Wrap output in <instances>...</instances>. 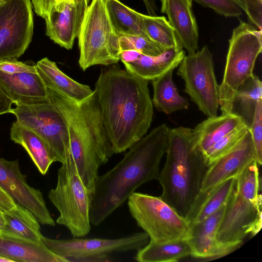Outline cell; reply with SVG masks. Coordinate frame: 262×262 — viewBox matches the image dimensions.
Wrapping results in <instances>:
<instances>
[{"mask_svg":"<svg viewBox=\"0 0 262 262\" xmlns=\"http://www.w3.org/2000/svg\"><path fill=\"white\" fill-rule=\"evenodd\" d=\"M204 7L214 10L217 14L226 17H238L243 11L230 0H192Z\"/></svg>","mask_w":262,"mask_h":262,"instance_id":"e575fe53","label":"cell"},{"mask_svg":"<svg viewBox=\"0 0 262 262\" xmlns=\"http://www.w3.org/2000/svg\"><path fill=\"white\" fill-rule=\"evenodd\" d=\"M0 255L15 261L67 262L42 243L12 236H0Z\"/></svg>","mask_w":262,"mask_h":262,"instance_id":"7402d4cb","label":"cell"},{"mask_svg":"<svg viewBox=\"0 0 262 262\" xmlns=\"http://www.w3.org/2000/svg\"><path fill=\"white\" fill-rule=\"evenodd\" d=\"M169 127L154 128L130 147L113 168L99 176L91 195V223L97 226L142 184L158 179L168 145Z\"/></svg>","mask_w":262,"mask_h":262,"instance_id":"7a4b0ae2","label":"cell"},{"mask_svg":"<svg viewBox=\"0 0 262 262\" xmlns=\"http://www.w3.org/2000/svg\"><path fill=\"white\" fill-rule=\"evenodd\" d=\"M36 65H30L19 61L17 59L7 58L0 60V71L7 74L36 71Z\"/></svg>","mask_w":262,"mask_h":262,"instance_id":"8d00e7d4","label":"cell"},{"mask_svg":"<svg viewBox=\"0 0 262 262\" xmlns=\"http://www.w3.org/2000/svg\"><path fill=\"white\" fill-rule=\"evenodd\" d=\"M10 113L15 116L18 122L34 131L43 140L56 162L63 163L71 156L65 119L49 97L38 103L17 105Z\"/></svg>","mask_w":262,"mask_h":262,"instance_id":"9c48e42d","label":"cell"},{"mask_svg":"<svg viewBox=\"0 0 262 262\" xmlns=\"http://www.w3.org/2000/svg\"><path fill=\"white\" fill-rule=\"evenodd\" d=\"M227 204L202 221L189 226L185 239L190 247L191 256L206 258L228 254L216 240V232Z\"/></svg>","mask_w":262,"mask_h":262,"instance_id":"ac0fdd59","label":"cell"},{"mask_svg":"<svg viewBox=\"0 0 262 262\" xmlns=\"http://www.w3.org/2000/svg\"><path fill=\"white\" fill-rule=\"evenodd\" d=\"M142 54L133 50L123 51L120 53V60L123 63L132 62L138 59Z\"/></svg>","mask_w":262,"mask_h":262,"instance_id":"60d3db41","label":"cell"},{"mask_svg":"<svg viewBox=\"0 0 262 262\" xmlns=\"http://www.w3.org/2000/svg\"><path fill=\"white\" fill-rule=\"evenodd\" d=\"M261 224V199H254L235 187L219 226L216 240L228 254L248 235H256Z\"/></svg>","mask_w":262,"mask_h":262,"instance_id":"7c38bea8","label":"cell"},{"mask_svg":"<svg viewBox=\"0 0 262 262\" xmlns=\"http://www.w3.org/2000/svg\"><path fill=\"white\" fill-rule=\"evenodd\" d=\"M253 159L256 160V153L249 130L239 143L208 167L201 192L212 188L230 177H236Z\"/></svg>","mask_w":262,"mask_h":262,"instance_id":"2e32d148","label":"cell"},{"mask_svg":"<svg viewBox=\"0 0 262 262\" xmlns=\"http://www.w3.org/2000/svg\"><path fill=\"white\" fill-rule=\"evenodd\" d=\"M249 130L247 125L237 128L209 148L203 155L208 167L239 143Z\"/></svg>","mask_w":262,"mask_h":262,"instance_id":"1f68e13d","label":"cell"},{"mask_svg":"<svg viewBox=\"0 0 262 262\" xmlns=\"http://www.w3.org/2000/svg\"><path fill=\"white\" fill-rule=\"evenodd\" d=\"M262 99V82L253 74L236 91L232 103V113L240 116L249 127L257 102Z\"/></svg>","mask_w":262,"mask_h":262,"instance_id":"f546056e","label":"cell"},{"mask_svg":"<svg viewBox=\"0 0 262 262\" xmlns=\"http://www.w3.org/2000/svg\"><path fill=\"white\" fill-rule=\"evenodd\" d=\"M1 1V0H0Z\"/></svg>","mask_w":262,"mask_h":262,"instance_id":"f6af8a7d","label":"cell"},{"mask_svg":"<svg viewBox=\"0 0 262 262\" xmlns=\"http://www.w3.org/2000/svg\"><path fill=\"white\" fill-rule=\"evenodd\" d=\"M236 181V177H230L201 192L185 219L189 226L202 221L226 204L234 190Z\"/></svg>","mask_w":262,"mask_h":262,"instance_id":"603a6c76","label":"cell"},{"mask_svg":"<svg viewBox=\"0 0 262 262\" xmlns=\"http://www.w3.org/2000/svg\"><path fill=\"white\" fill-rule=\"evenodd\" d=\"M0 188L16 203L30 211L39 224L55 226L42 192L27 182L26 176L20 171L17 160H7L0 158Z\"/></svg>","mask_w":262,"mask_h":262,"instance_id":"5bb4252c","label":"cell"},{"mask_svg":"<svg viewBox=\"0 0 262 262\" xmlns=\"http://www.w3.org/2000/svg\"><path fill=\"white\" fill-rule=\"evenodd\" d=\"M90 0H66L58 4L44 18L46 35L67 50L78 37Z\"/></svg>","mask_w":262,"mask_h":262,"instance_id":"9a60e30c","label":"cell"},{"mask_svg":"<svg viewBox=\"0 0 262 262\" xmlns=\"http://www.w3.org/2000/svg\"><path fill=\"white\" fill-rule=\"evenodd\" d=\"M165 154L157 179L162 188L160 197L186 219L201 192L208 166L189 127L169 129Z\"/></svg>","mask_w":262,"mask_h":262,"instance_id":"277c9868","label":"cell"},{"mask_svg":"<svg viewBox=\"0 0 262 262\" xmlns=\"http://www.w3.org/2000/svg\"><path fill=\"white\" fill-rule=\"evenodd\" d=\"M127 205L150 241L161 244L186 239L188 222L160 196L134 192L128 198Z\"/></svg>","mask_w":262,"mask_h":262,"instance_id":"ba28073f","label":"cell"},{"mask_svg":"<svg viewBox=\"0 0 262 262\" xmlns=\"http://www.w3.org/2000/svg\"><path fill=\"white\" fill-rule=\"evenodd\" d=\"M247 14L251 24L256 28L262 29L261 0H230Z\"/></svg>","mask_w":262,"mask_h":262,"instance_id":"d590c367","label":"cell"},{"mask_svg":"<svg viewBox=\"0 0 262 262\" xmlns=\"http://www.w3.org/2000/svg\"><path fill=\"white\" fill-rule=\"evenodd\" d=\"M5 220L3 215V211L0 208V233L5 225Z\"/></svg>","mask_w":262,"mask_h":262,"instance_id":"7bdbcfd3","label":"cell"},{"mask_svg":"<svg viewBox=\"0 0 262 262\" xmlns=\"http://www.w3.org/2000/svg\"><path fill=\"white\" fill-rule=\"evenodd\" d=\"M161 12L166 14L183 49L188 54L198 50V27L192 10V0H160Z\"/></svg>","mask_w":262,"mask_h":262,"instance_id":"e0dca14e","label":"cell"},{"mask_svg":"<svg viewBox=\"0 0 262 262\" xmlns=\"http://www.w3.org/2000/svg\"><path fill=\"white\" fill-rule=\"evenodd\" d=\"M245 125L244 120L233 113L208 117L192 129L195 145L203 155L226 135Z\"/></svg>","mask_w":262,"mask_h":262,"instance_id":"44dd1931","label":"cell"},{"mask_svg":"<svg viewBox=\"0 0 262 262\" xmlns=\"http://www.w3.org/2000/svg\"><path fill=\"white\" fill-rule=\"evenodd\" d=\"M3 215L5 223L0 236L41 242L39 223L26 208L17 203L15 207L3 211Z\"/></svg>","mask_w":262,"mask_h":262,"instance_id":"484cf974","label":"cell"},{"mask_svg":"<svg viewBox=\"0 0 262 262\" xmlns=\"http://www.w3.org/2000/svg\"><path fill=\"white\" fill-rule=\"evenodd\" d=\"M94 91L114 153L122 152L150 126L153 104L148 81L113 64L101 70Z\"/></svg>","mask_w":262,"mask_h":262,"instance_id":"6da1fadb","label":"cell"},{"mask_svg":"<svg viewBox=\"0 0 262 262\" xmlns=\"http://www.w3.org/2000/svg\"><path fill=\"white\" fill-rule=\"evenodd\" d=\"M15 261L10 258L0 255V262H15Z\"/></svg>","mask_w":262,"mask_h":262,"instance_id":"ee69618b","label":"cell"},{"mask_svg":"<svg viewBox=\"0 0 262 262\" xmlns=\"http://www.w3.org/2000/svg\"><path fill=\"white\" fill-rule=\"evenodd\" d=\"M0 85L16 105L48 99L47 89L37 70L12 74L0 71Z\"/></svg>","mask_w":262,"mask_h":262,"instance_id":"d6986e66","label":"cell"},{"mask_svg":"<svg viewBox=\"0 0 262 262\" xmlns=\"http://www.w3.org/2000/svg\"><path fill=\"white\" fill-rule=\"evenodd\" d=\"M149 15L156 16L157 6L156 0H142Z\"/></svg>","mask_w":262,"mask_h":262,"instance_id":"b9f144b4","label":"cell"},{"mask_svg":"<svg viewBox=\"0 0 262 262\" xmlns=\"http://www.w3.org/2000/svg\"><path fill=\"white\" fill-rule=\"evenodd\" d=\"M170 70L152 81L154 90L152 104L157 110L169 114L174 112L187 110L189 102L182 97L173 82Z\"/></svg>","mask_w":262,"mask_h":262,"instance_id":"4316f807","label":"cell"},{"mask_svg":"<svg viewBox=\"0 0 262 262\" xmlns=\"http://www.w3.org/2000/svg\"><path fill=\"white\" fill-rule=\"evenodd\" d=\"M79 64L83 71L94 65L120 60L119 36L111 22L104 0H92L78 35Z\"/></svg>","mask_w":262,"mask_h":262,"instance_id":"52a82bcc","label":"cell"},{"mask_svg":"<svg viewBox=\"0 0 262 262\" xmlns=\"http://www.w3.org/2000/svg\"><path fill=\"white\" fill-rule=\"evenodd\" d=\"M13 101L6 94L0 85V115L10 113Z\"/></svg>","mask_w":262,"mask_h":262,"instance_id":"f35d334b","label":"cell"},{"mask_svg":"<svg viewBox=\"0 0 262 262\" xmlns=\"http://www.w3.org/2000/svg\"><path fill=\"white\" fill-rule=\"evenodd\" d=\"M16 204V202L0 188V208L3 211H8L15 207Z\"/></svg>","mask_w":262,"mask_h":262,"instance_id":"ab89813d","label":"cell"},{"mask_svg":"<svg viewBox=\"0 0 262 262\" xmlns=\"http://www.w3.org/2000/svg\"><path fill=\"white\" fill-rule=\"evenodd\" d=\"M38 74L47 89L52 90L75 102H80L94 92L89 85L72 79L57 66L45 57L35 64Z\"/></svg>","mask_w":262,"mask_h":262,"instance_id":"ffe728a7","label":"cell"},{"mask_svg":"<svg viewBox=\"0 0 262 262\" xmlns=\"http://www.w3.org/2000/svg\"><path fill=\"white\" fill-rule=\"evenodd\" d=\"M254 144L256 161L259 165L262 163V99L256 103L253 118L249 127Z\"/></svg>","mask_w":262,"mask_h":262,"instance_id":"836d02e7","label":"cell"},{"mask_svg":"<svg viewBox=\"0 0 262 262\" xmlns=\"http://www.w3.org/2000/svg\"><path fill=\"white\" fill-rule=\"evenodd\" d=\"M142 29L152 41L166 50L183 49L175 31L164 16H151L140 13Z\"/></svg>","mask_w":262,"mask_h":262,"instance_id":"4dcf8cb0","label":"cell"},{"mask_svg":"<svg viewBox=\"0 0 262 262\" xmlns=\"http://www.w3.org/2000/svg\"><path fill=\"white\" fill-rule=\"evenodd\" d=\"M120 52L123 51L133 50L142 54L158 56L166 51L148 38L137 35H119Z\"/></svg>","mask_w":262,"mask_h":262,"instance_id":"d6a6232c","label":"cell"},{"mask_svg":"<svg viewBox=\"0 0 262 262\" xmlns=\"http://www.w3.org/2000/svg\"><path fill=\"white\" fill-rule=\"evenodd\" d=\"M148 234L133 233L124 237L108 239L73 237L57 239L42 235V243L52 252L67 262H105L109 255L118 252L138 250L149 242Z\"/></svg>","mask_w":262,"mask_h":262,"instance_id":"30bf717a","label":"cell"},{"mask_svg":"<svg viewBox=\"0 0 262 262\" xmlns=\"http://www.w3.org/2000/svg\"><path fill=\"white\" fill-rule=\"evenodd\" d=\"M104 2L111 22L119 36L137 35L148 38L142 29L139 12L120 0H104Z\"/></svg>","mask_w":262,"mask_h":262,"instance_id":"f1b7e54d","label":"cell"},{"mask_svg":"<svg viewBox=\"0 0 262 262\" xmlns=\"http://www.w3.org/2000/svg\"><path fill=\"white\" fill-rule=\"evenodd\" d=\"M261 50V30L240 20L229 40L223 78L219 86V102L222 114L232 113L235 94L253 74L255 61Z\"/></svg>","mask_w":262,"mask_h":262,"instance_id":"5b68a950","label":"cell"},{"mask_svg":"<svg viewBox=\"0 0 262 262\" xmlns=\"http://www.w3.org/2000/svg\"><path fill=\"white\" fill-rule=\"evenodd\" d=\"M66 0H31L35 12L45 18L59 4Z\"/></svg>","mask_w":262,"mask_h":262,"instance_id":"74e56055","label":"cell"},{"mask_svg":"<svg viewBox=\"0 0 262 262\" xmlns=\"http://www.w3.org/2000/svg\"><path fill=\"white\" fill-rule=\"evenodd\" d=\"M177 74L184 80L185 92L208 117L217 115L219 85L214 73L213 54L207 46L185 55Z\"/></svg>","mask_w":262,"mask_h":262,"instance_id":"8fae6325","label":"cell"},{"mask_svg":"<svg viewBox=\"0 0 262 262\" xmlns=\"http://www.w3.org/2000/svg\"><path fill=\"white\" fill-rule=\"evenodd\" d=\"M31 0L0 1V60L19 58L33 34Z\"/></svg>","mask_w":262,"mask_h":262,"instance_id":"4fadbf2b","label":"cell"},{"mask_svg":"<svg viewBox=\"0 0 262 262\" xmlns=\"http://www.w3.org/2000/svg\"><path fill=\"white\" fill-rule=\"evenodd\" d=\"M49 98L58 106L68 130L70 149L77 172L92 194L100 166L114 154L103 124L95 93L77 102L47 89Z\"/></svg>","mask_w":262,"mask_h":262,"instance_id":"3957f363","label":"cell"},{"mask_svg":"<svg viewBox=\"0 0 262 262\" xmlns=\"http://www.w3.org/2000/svg\"><path fill=\"white\" fill-rule=\"evenodd\" d=\"M191 253L185 239L161 244L149 241L137 250L134 258L139 262H175L191 255Z\"/></svg>","mask_w":262,"mask_h":262,"instance_id":"83f0119b","label":"cell"},{"mask_svg":"<svg viewBox=\"0 0 262 262\" xmlns=\"http://www.w3.org/2000/svg\"><path fill=\"white\" fill-rule=\"evenodd\" d=\"M185 55L183 49H170L158 56L142 54L137 60L123 63L125 69L146 81H152L177 67Z\"/></svg>","mask_w":262,"mask_h":262,"instance_id":"cb8c5ba5","label":"cell"},{"mask_svg":"<svg viewBox=\"0 0 262 262\" xmlns=\"http://www.w3.org/2000/svg\"><path fill=\"white\" fill-rule=\"evenodd\" d=\"M58 170L56 187L48 198L59 212L56 223L66 226L73 237H82L91 230V194L82 181L71 156Z\"/></svg>","mask_w":262,"mask_h":262,"instance_id":"8992f818","label":"cell"},{"mask_svg":"<svg viewBox=\"0 0 262 262\" xmlns=\"http://www.w3.org/2000/svg\"><path fill=\"white\" fill-rule=\"evenodd\" d=\"M10 136L12 141L25 148L42 174H46L51 165L56 162L55 156L43 140L16 120L12 123Z\"/></svg>","mask_w":262,"mask_h":262,"instance_id":"d4e9b609","label":"cell"}]
</instances>
